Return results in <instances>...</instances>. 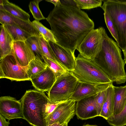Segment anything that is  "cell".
Masks as SVG:
<instances>
[{
    "mask_svg": "<svg viewBox=\"0 0 126 126\" xmlns=\"http://www.w3.org/2000/svg\"><path fill=\"white\" fill-rule=\"evenodd\" d=\"M46 19L56 44L74 54L85 36L94 28V21L76 5L61 4L55 6Z\"/></svg>",
    "mask_w": 126,
    "mask_h": 126,
    "instance_id": "cell-1",
    "label": "cell"
},
{
    "mask_svg": "<svg viewBox=\"0 0 126 126\" xmlns=\"http://www.w3.org/2000/svg\"><path fill=\"white\" fill-rule=\"evenodd\" d=\"M94 60L113 82L120 84L126 81L125 63L122 57L121 50L117 42L107 34L101 50Z\"/></svg>",
    "mask_w": 126,
    "mask_h": 126,
    "instance_id": "cell-2",
    "label": "cell"
},
{
    "mask_svg": "<svg viewBox=\"0 0 126 126\" xmlns=\"http://www.w3.org/2000/svg\"><path fill=\"white\" fill-rule=\"evenodd\" d=\"M49 101L44 92L37 90H27L20 99L23 119L33 126H47L44 115Z\"/></svg>",
    "mask_w": 126,
    "mask_h": 126,
    "instance_id": "cell-3",
    "label": "cell"
},
{
    "mask_svg": "<svg viewBox=\"0 0 126 126\" xmlns=\"http://www.w3.org/2000/svg\"><path fill=\"white\" fill-rule=\"evenodd\" d=\"M76 61L75 68L71 72L79 81L98 84L113 83L94 60L85 58L79 54Z\"/></svg>",
    "mask_w": 126,
    "mask_h": 126,
    "instance_id": "cell-4",
    "label": "cell"
},
{
    "mask_svg": "<svg viewBox=\"0 0 126 126\" xmlns=\"http://www.w3.org/2000/svg\"><path fill=\"white\" fill-rule=\"evenodd\" d=\"M101 7L112 19L116 29L118 39V44L121 49L126 45V4L121 0H103Z\"/></svg>",
    "mask_w": 126,
    "mask_h": 126,
    "instance_id": "cell-5",
    "label": "cell"
},
{
    "mask_svg": "<svg viewBox=\"0 0 126 126\" xmlns=\"http://www.w3.org/2000/svg\"><path fill=\"white\" fill-rule=\"evenodd\" d=\"M78 82L71 72L57 77L54 84L48 91V97L51 102L65 101L70 99L74 92Z\"/></svg>",
    "mask_w": 126,
    "mask_h": 126,
    "instance_id": "cell-6",
    "label": "cell"
},
{
    "mask_svg": "<svg viewBox=\"0 0 126 126\" xmlns=\"http://www.w3.org/2000/svg\"><path fill=\"white\" fill-rule=\"evenodd\" d=\"M106 34L105 29L102 27L92 30L85 36L76 49L84 58L94 60L102 49Z\"/></svg>",
    "mask_w": 126,
    "mask_h": 126,
    "instance_id": "cell-7",
    "label": "cell"
},
{
    "mask_svg": "<svg viewBox=\"0 0 126 126\" xmlns=\"http://www.w3.org/2000/svg\"><path fill=\"white\" fill-rule=\"evenodd\" d=\"M27 66L23 67L17 61L14 52L0 59V78L12 81L30 80L27 73Z\"/></svg>",
    "mask_w": 126,
    "mask_h": 126,
    "instance_id": "cell-8",
    "label": "cell"
},
{
    "mask_svg": "<svg viewBox=\"0 0 126 126\" xmlns=\"http://www.w3.org/2000/svg\"><path fill=\"white\" fill-rule=\"evenodd\" d=\"M76 102L70 99L59 104L45 119L47 126L57 122L61 124L68 123L75 114Z\"/></svg>",
    "mask_w": 126,
    "mask_h": 126,
    "instance_id": "cell-9",
    "label": "cell"
},
{
    "mask_svg": "<svg viewBox=\"0 0 126 126\" xmlns=\"http://www.w3.org/2000/svg\"><path fill=\"white\" fill-rule=\"evenodd\" d=\"M0 114L8 121L15 119H23L20 101L10 96L0 97Z\"/></svg>",
    "mask_w": 126,
    "mask_h": 126,
    "instance_id": "cell-10",
    "label": "cell"
},
{
    "mask_svg": "<svg viewBox=\"0 0 126 126\" xmlns=\"http://www.w3.org/2000/svg\"><path fill=\"white\" fill-rule=\"evenodd\" d=\"M112 83L94 84L78 81L75 90L70 99L77 102L94 96L106 90Z\"/></svg>",
    "mask_w": 126,
    "mask_h": 126,
    "instance_id": "cell-11",
    "label": "cell"
},
{
    "mask_svg": "<svg viewBox=\"0 0 126 126\" xmlns=\"http://www.w3.org/2000/svg\"><path fill=\"white\" fill-rule=\"evenodd\" d=\"M55 57L59 64L68 71L72 72L76 64L75 54L58 45L48 41Z\"/></svg>",
    "mask_w": 126,
    "mask_h": 126,
    "instance_id": "cell-12",
    "label": "cell"
},
{
    "mask_svg": "<svg viewBox=\"0 0 126 126\" xmlns=\"http://www.w3.org/2000/svg\"><path fill=\"white\" fill-rule=\"evenodd\" d=\"M0 23L16 26L28 32L32 36L39 37L42 35L32 22H28L15 17L6 11L0 10Z\"/></svg>",
    "mask_w": 126,
    "mask_h": 126,
    "instance_id": "cell-13",
    "label": "cell"
},
{
    "mask_svg": "<svg viewBox=\"0 0 126 126\" xmlns=\"http://www.w3.org/2000/svg\"><path fill=\"white\" fill-rule=\"evenodd\" d=\"M95 95L77 102L75 114L78 119L86 120L98 116L94 102Z\"/></svg>",
    "mask_w": 126,
    "mask_h": 126,
    "instance_id": "cell-14",
    "label": "cell"
},
{
    "mask_svg": "<svg viewBox=\"0 0 126 126\" xmlns=\"http://www.w3.org/2000/svg\"><path fill=\"white\" fill-rule=\"evenodd\" d=\"M56 78L54 71L47 66L39 75L30 80L35 89L44 92L48 91L54 84Z\"/></svg>",
    "mask_w": 126,
    "mask_h": 126,
    "instance_id": "cell-15",
    "label": "cell"
},
{
    "mask_svg": "<svg viewBox=\"0 0 126 126\" xmlns=\"http://www.w3.org/2000/svg\"><path fill=\"white\" fill-rule=\"evenodd\" d=\"M15 56L19 63L22 66H27L35 57L25 41H15L13 46Z\"/></svg>",
    "mask_w": 126,
    "mask_h": 126,
    "instance_id": "cell-16",
    "label": "cell"
},
{
    "mask_svg": "<svg viewBox=\"0 0 126 126\" xmlns=\"http://www.w3.org/2000/svg\"><path fill=\"white\" fill-rule=\"evenodd\" d=\"M0 59L14 52V42L11 34L3 25L0 26Z\"/></svg>",
    "mask_w": 126,
    "mask_h": 126,
    "instance_id": "cell-17",
    "label": "cell"
},
{
    "mask_svg": "<svg viewBox=\"0 0 126 126\" xmlns=\"http://www.w3.org/2000/svg\"><path fill=\"white\" fill-rule=\"evenodd\" d=\"M0 10H4L13 16L24 21L30 22L29 14L15 4L7 0H0Z\"/></svg>",
    "mask_w": 126,
    "mask_h": 126,
    "instance_id": "cell-18",
    "label": "cell"
},
{
    "mask_svg": "<svg viewBox=\"0 0 126 126\" xmlns=\"http://www.w3.org/2000/svg\"><path fill=\"white\" fill-rule=\"evenodd\" d=\"M114 108L112 116L120 113L126 105V85L120 87L114 86Z\"/></svg>",
    "mask_w": 126,
    "mask_h": 126,
    "instance_id": "cell-19",
    "label": "cell"
},
{
    "mask_svg": "<svg viewBox=\"0 0 126 126\" xmlns=\"http://www.w3.org/2000/svg\"><path fill=\"white\" fill-rule=\"evenodd\" d=\"M114 86L111 83L106 89V97L99 116L107 120L112 115L114 108Z\"/></svg>",
    "mask_w": 126,
    "mask_h": 126,
    "instance_id": "cell-20",
    "label": "cell"
},
{
    "mask_svg": "<svg viewBox=\"0 0 126 126\" xmlns=\"http://www.w3.org/2000/svg\"><path fill=\"white\" fill-rule=\"evenodd\" d=\"M47 66L38 55L31 61L27 66V73L30 80L38 76Z\"/></svg>",
    "mask_w": 126,
    "mask_h": 126,
    "instance_id": "cell-21",
    "label": "cell"
},
{
    "mask_svg": "<svg viewBox=\"0 0 126 126\" xmlns=\"http://www.w3.org/2000/svg\"><path fill=\"white\" fill-rule=\"evenodd\" d=\"M12 36L15 41L26 40L32 36L31 34L20 28L14 25H3Z\"/></svg>",
    "mask_w": 126,
    "mask_h": 126,
    "instance_id": "cell-22",
    "label": "cell"
},
{
    "mask_svg": "<svg viewBox=\"0 0 126 126\" xmlns=\"http://www.w3.org/2000/svg\"><path fill=\"white\" fill-rule=\"evenodd\" d=\"M32 22L34 27L47 41H50L56 44V41L51 30L46 27L39 22V21L35 20L33 21Z\"/></svg>",
    "mask_w": 126,
    "mask_h": 126,
    "instance_id": "cell-23",
    "label": "cell"
},
{
    "mask_svg": "<svg viewBox=\"0 0 126 126\" xmlns=\"http://www.w3.org/2000/svg\"><path fill=\"white\" fill-rule=\"evenodd\" d=\"M39 40L43 56L59 64L55 57L48 41H47L42 35L39 37Z\"/></svg>",
    "mask_w": 126,
    "mask_h": 126,
    "instance_id": "cell-24",
    "label": "cell"
},
{
    "mask_svg": "<svg viewBox=\"0 0 126 126\" xmlns=\"http://www.w3.org/2000/svg\"><path fill=\"white\" fill-rule=\"evenodd\" d=\"M111 126L126 125V104L123 110L119 114L111 116L106 120Z\"/></svg>",
    "mask_w": 126,
    "mask_h": 126,
    "instance_id": "cell-25",
    "label": "cell"
},
{
    "mask_svg": "<svg viewBox=\"0 0 126 126\" xmlns=\"http://www.w3.org/2000/svg\"><path fill=\"white\" fill-rule=\"evenodd\" d=\"M77 6L80 9H90L101 6L103 0H74Z\"/></svg>",
    "mask_w": 126,
    "mask_h": 126,
    "instance_id": "cell-26",
    "label": "cell"
},
{
    "mask_svg": "<svg viewBox=\"0 0 126 126\" xmlns=\"http://www.w3.org/2000/svg\"><path fill=\"white\" fill-rule=\"evenodd\" d=\"M42 0H34L30 2L29 5V9L35 20L39 21L46 19L43 15L39 7L38 4Z\"/></svg>",
    "mask_w": 126,
    "mask_h": 126,
    "instance_id": "cell-27",
    "label": "cell"
},
{
    "mask_svg": "<svg viewBox=\"0 0 126 126\" xmlns=\"http://www.w3.org/2000/svg\"><path fill=\"white\" fill-rule=\"evenodd\" d=\"M44 62L55 73L56 77L65 73L68 71L61 65L50 60L44 56L42 57Z\"/></svg>",
    "mask_w": 126,
    "mask_h": 126,
    "instance_id": "cell-28",
    "label": "cell"
},
{
    "mask_svg": "<svg viewBox=\"0 0 126 126\" xmlns=\"http://www.w3.org/2000/svg\"><path fill=\"white\" fill-rule=\"evenodd\" d=\"M39 38V37L38 36H31L25 41L32 50L42 59L43 55L40 48Z\"/></svg>",
    "mask_w": 126,
    "mask_h": 126,
    "instance_id": "cell-29",
    "label": "cell"
},
{
    "mask_svg": "<svg viewBox=\"0 0 126 126\" xmlns=\"http://www.w3.org/2000/svg\"><path fill=\"white\" fill-rule=\"evenodd\" d=\"M106 89L99 93L94 96L95 103L98 116H100L102 106L106 99Z\"/></svg>",
    "mask_w": 126,
    "mask_h": 126,
    "instance_id": "cell-30",
    "label": "cell"
},
{
    "mask_svg": "<svg viewBox=\"0 0 126 126\" xmlns=\"http://www.w3.org/2000/svg\"><path fill=\"white\" fill-rule=\"evenodd\" d=\"M104 15L107 26L118 44V39L117 33L113 21L107 12H104Z\"/></svg>",
    "mask_w": 126,
    "mask_h": 126,
    "instance_id": "cell-31",
    "label": "cell"
},
{
    "mask_svg": "<svg viewBox=\"0 0 126 126\" xmlns=\"http://www.w3.org/2000/svg\"><path fill=\"white\" fill-rule=\"evenodd\" d=\"M63 102V101L54 103L49 101L47 104L45 110L44 115L45 119L50 113L53 111L58 105Z\"/></svg>",
    "mask_w": 126,
    "mask_h": 126,
    "instance_id": "cell-32",
    "label": "cell"
},
{
    "mask_svg": "<svg viewBox=\"0 0 126 126\" xmlns=\"http://www.w3.org/2000/svg\"><path fill=\"white\" fill-rule=\"evenodd\" d=\"M9 121H7L6 119L0 114V126H9Z\"/></svg>",
    "mask_w": 126,
    "mask_h": 126,
    "instance_id": "cell-33",
    "label": "cell"
},
{
    "mask_svg": "<svg viewBox=\"0 0 126 126\" xmlns=\"http://www.w3.org/2000/svg\"><path fill=\"white\" fill-rule=\"evenodd\" d=\"M46 1L52 3L55 5V6H58L61 4L59 0H46Z\"/></svg>",
    "mask_w": 126,
    "mask_h": 126,
    "instance_id": "cell-34",
    "label": "cell"
},
{
    "mask_svg": "<svg viewBox=\"0 0 126 126\" xmlns=\"http://www.w3.org/2000/svg\"><path fill=\"white\" fill-rule=\"evenodd\" d=\"M124 55V61L125 64L126 63V45L124 48L122 50Z\"/></svg>",
    "mask_w": 126,
    "mask_h": 126,
    "instance_id": "cell-35",
    "label": "cell"
},
{
    "mask_svg": "<svg viewBox=\"0 0 126 126\" xmlns=\"http://www.w3.org/2000/svg\"><path fill=\"white\" fill-rule=\"evenodd\" d=\"M63 124H61L57 122L49 125L47 126H62Z\"/></svg>",
    "mask_w": 126,
    "mask_h": 126,
    "instance_id": "cell-36",
    "label": "cell"
},
{
    "mask_svg": "<svg viewBox=\"0 0 126 126\" xmlns=\"http://www.w3.org/2000/svg\"><path fill=\"white\" fill-rule=\"evenodd\" d=\"M83 126H97L96 125H90L89 124H87L85 125H84Z\"/></svg>",
    "mask_w": 126,
    "mask_h": 126,
    "instance_id": "cell-37",
    "label": "cell"
},
{
    "mask_svg": "<svg viewBox=\"0 0 126 126\" xmlns=\"http://www.w3.org/2000/svg\"><path fill=\"white\" fill-rule=\"evenodd\" d=\"M68 123H65L62 126H68Z\"/></svg>",
    "mask_w": 126,
    "mask_h": 126,
    "instance_id": "cell-38",
    "label": "cell"
},
{
    "mask_svg": "<svg viewBox=\"0 0 126 126\" xmlns=\"http://www.w3.org/2000/svg\"><path fill=\"white\" fill-rule=\"evenodd\" d=\"M121 1L122 2L126 4V0H121Z\"/></svg>",
    "mask_w": 126,
    "mask_h": 126,
    "instance_id": "cell-39",
    "label": "cell"
}]
</instances>
